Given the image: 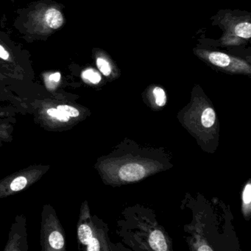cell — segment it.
<instances>
[{"mask_svg": "<svg viewBox=\"0 0 251 251\" xmlns=\"http://www.w3.org/2000/svg\"><path fill=\"white\" fill-rule=\"evenodd\" d=\"M120 177L126 181H136L145 176V170L142 165L136 163L126 164L120 169Z\"/></svg>", "mask_w": 251, "mask_h": 251, "instance_id": "1", "label": "cell"}, {"mask_svg": "<svg viewBox=\"0 0 251 251\" xmlns=\"http://www.w3.org/2000/svg\"><path fill=\"white\" fill-rule=\"evenodd\" d=\"M97 66L100 71L105 76H108L111 73V66L106 60L99 58L97 60Z\"/></svg>", "mask_w": 251, "mask_h": 251, "instance_id": "12", "label": "cell"}, {"mask_svg": "<svg viewBox=\"0 0 251 251\" xmlns=\"http://www.w3.org/2000/svg\"><path fill=\"white\" fill-rule=\"evenodd\" d=\"M45 20L47 25L54 30L59 28L64 23V17L62 14L55 8H50L47 11Z\"/></svg>", "mask_w": 251, "mask_h": 251, "instance_id": "2", "label": "cell"}, {"mask_svg": "<svg viewBox=\"0 0 251 251\" xmlns=\"http://www.w3.org/2000/svg\"><path fill=\"white\" fill-rule=\"evenodd\" d=\"M0 58L3 60H8L9 58V54L1 45H0Z\"/></svg>", "mask_w": 251, "mask_h": 251, "instance_id": "18", "label": "cell"}, {"mask_svg": "<svg viewBox=\"0 0 251 251\" xmlns=\"http://www.w3.org/2000/svg\"><path fill=\"white\" fill-rule=\"evenodd\" d=\"M48 115L50 116L52 118H55L56 120L61 122H68L70 120V117L64 114L57 108H49L48 110Z\"/></svg>", "mask_w": 251, "mask_h": 251, "instance_id": "14", "label": "cell"}, {"mask_svg": "<svg viewBox=\"0 0 251 251\" xmlns=\"http://www.w3.org/2000/svg\"><path fill=\"white\" fill-rule=\"evenodd\" d=\"M27 185V180L24 176H20L16 177L12 182H11V188L13 192H20L26 187Z\"/></svg>", "mask_w": 251, "mask_h": 251, "instance_id": "9", "label": "cell"}, {"mask_svg": "<svg viewBox=\"0 0 251 251\" xmlns=\"http://www.w3.org/2000/svg\"><path fill=\"white\" fill-rule=\"evenodd\" d=\"M49 80H50V81L58 83V82L61 80V74H60L59 73H53V74L50 75Z\"/></svg>", "mask_w": 251, "mask_h": 251, "instance_id": "19", "label": "cell"}, {"mask_svg": "<svg viewBox=\"0 0 251 251\" xmlns=\"http://www.w3.org/2000/svg\"><path fill=\"white\" fill-rule=\"evenodd\" d=\"M208 58L214 65L217 66V67H227L230 63V57L223 52H211L208 55Z\"/></svg>", "mask_w": 251, "mask_h": 251, "instance_id": "4", "label": "cell"}, {"mask_svg": "<svg viewBox=\"0 0 251 251\" xmlns=\"http://www.w3.org/2000/svg\"><path fill=\"white\" fill-rule=\"evenodd\" d=\"M236 36L242 39H250L251 36V25L249 23H242L235 27Z\"/></svg>", "mask_w": 251, "mask_h": 251, "instance_id": "7", "label": "cell"}, {"mask_svg": "<svg viewBox=\"0 0 251 251\" xmlns=\"http://www.w3.org/2000/svg\"><path fill=\"white\" fill-rule=\"evenodd\" d=\"M150 245L155 251H166L167 250V242L162 232L155 230L151 233L149 239Z\"/></svg>", "mask_w": 251, "mask_h": 251, "instance_id": "3", "label": "cell"}, {"mask_svg": "<svg viewBox=\"0 0 251 251\" xmlns=\"http://www.w3.org/2000/svg\"><path fill=\"white\" fill-rule=\"evenodd\" d=\"M49 242L50 246L55 250H60L64 246V238L60 232L54 231L50 235Z\"/></svg>", "mask_w": 251, "mask_h": 251, "instance_id": "6", "label": "cell"}, {"mask_svg": "<svg viewBox=\"0 0 251 251\" xmlns=\"http://www.w3.org/2000/svg\"><path fill=\"white\" fill-rule=\"evenodd\" d=\"M243 201L245 204H249L251 201V185L248 184L245 186L243 192Z\"/></svg>", "mask_w": 251, "mask_h": 251, "instance_id": "16", "label": "cell"}, {"mask_svg": "<svg viewBox=\"0 0 251 251\" xmlns=\"http://www.w3.org/2000/svg\"><path fill=\"white\" fill-rule=\"evenodd\" d=\"M78 238L83 245H87L91 239L93 238L92 229L88 225L83 224L78 227Z\"/></svg>", "mask_w": 251, "mask_h": 251, "instance_id": "5", "label": "cell"}, {"mask_svg": "<svg viewBox=\"0 0 251 251\" xmlns=\"http://www.w3.org/2000/svg\"><path fill=\"white\" fill-rule=\"evenodd\" d=\"M82 76L85 80H89V82L94 83V84L100 83L101 80L100 75L93 70H86V71L83 72Z\"/></svg>", "mask_w": 251, "mask_h": 251, "instance_id": "10", "label": "cell"}, {"mask_svg": "<svg viewBox=\"0 0 251 251\" xmlns=\"http://www.w3.org/2000/svg\"><path fill=\"white\" fill-rule=\"evenodd\" d=\"M7 141L10 139V135L7 130V126L5 124H0V139Z\"/></svg>", "mask_w": 251, "mask_h": 251, "instance_id": "17", "label": "cell"}, {"mask_svg": "<svg viewBox=\"0 0 251 251\" xmlns=\"http://www.w3.org/2000/svg\"><path fill=\"white\" fill-rule=\"evenodd\" d=\"M216 116L212 108H208L202 113L201 117V122L205 127H210L214 125L215 122Z\"/></svg>", "mask_w": 251, "mask_h": 251, "instance_id": "8", "label": "cell"}, {"mask_svg": "<svg viewBox=\"0 0 251 251\" xmlns=\"http://www.w3.org/2000/svg\"><path fill=\"white\" fill-rule=\"evenodd\" d=\"M87 245L88 251H99L100 250L99 241L96 238H92Z\"/></svg>", "mask_w": 251, "mask_h": 251, "instance_id": "15", "label": "cell"}, {"mask_svg": "<svg viewBox=\"0 0 251 251\" xmlns=\"http://www.w3.org/2000/svg\"><path fill=\"white\" fill-rule=\"evenodd\" d=\"M198 251H211L212 249L209 247L207 246V245H203V246L201 247V248L198 249Z\"/></svg>", "mask_w": 251, "mask_h": 251, "instance_id": "20", "label": "cell"}, {"mask_svg": "<svg viewBox=\"0 0 251 251\" xmlns=\"http://www.w3.org/2000/svg\"><path fill=\"white\" fill-rule=\"evenodd\" d=\"M57 109L59 110L61 112L64 113V114H66V115L70 117H78L79 114H80L78 110L76 109L74 107L70 106V105H58Z\"/></svg>", "mask_w": 251, "mask_h": 251, "instance_id": "13", "label": "cell"}, {"mask_svg": "<svg viewBox=\"0 0 251 251\" xmlns=\"http://www.w3.org/2000/svg\"><path fill=\"white\" fill-rule=\"evenodd\" d=\"M153 95L155 97V102L158 106H164L167 102V97L165 92L161 88L156 87L154 89Z\"/></svg>", "mask_w": 251, "mask_h": 251, "instance_id": "11", "label": "cell"}]
</instances>
